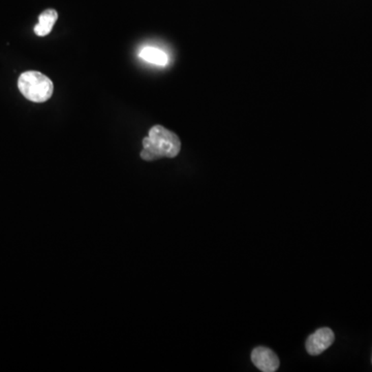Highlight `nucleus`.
<instances>
[{
    "instance_id": "nucleus-1",
    "label": "nucleus",
    "mask_w": 372,
    "mask_h": 372,
    "mask_svg": "<svg viewBox=\"0 0 372 372\" xmlns=\"http://www.w3.org/2000/svg\"><path fill=\"white\" fill-rule=\"evenodd\" d=\"M180 150L181 142L176 133L162 125H154L148 137L143 140L141 157L147 162L162 157L173 158L178 155Z\"/></svg>"
},
{
    "instance_id": "nucleus-2",
    "label": "nucleus",
    "mask_w": 372,
    "mask_h": 372,
    "mask_svg": "<svg viewBox=\"0 0 372 372\" xmlns=\"http://www.w3.org/2000/svg\"><path fill=\"white\" fill-rule=\"evenodd\" d=\"M18 87L24 98L34 102H47L54 91V85L49 77L36 71L22 74L18 80Z\"/></svg>"
},
{
    "instance_id": "nucleus-3",
    "label": "nucleus",
    "mask_w": 372,
    "mask_h": 372,
    "mask_svg": "<svg viewBox=\"0 0 372 372\" xmlns=\"http://www.w3.org/2000/svg\"><path fill=\"white\" fill-rule=\"evenodd\" d=\"M334 340V332L330 328L318 329L306 340V351L311 355H320L333 344Z\"/></svg>"
},
{
    "instance_id": "nucleus-4",
    "label": "nucleus",
    "mask_w": 372,
    "mask_h": 372,
    "mask_svg": "<svg viewBox=\"0 0 372 372\" xmlns=\"http://www.w3.org/2000/svg\"><path fill=\"white\" fill-rule=\"evenodd\" d=\"M252 361L263 372H275L279 368L278 357L268 347H256L252 353Z\"/></svg>"
},
{
    "instance_id": "nucleus-5",
    "label": "nucleus",
    "mask_w": 372,
    "mask_h": 372,
    "mask_svg": "<svg viewBox=\"0 0 372 372\" xmlns=\"http://www.w3.org/2000/svg\"><path fill=\"white\" fill-rule=\"evenodd\" d=\"M58 19V13L55 10L49 9L43 12L39 17V23L34 26V34L38 36H46L52 32Z\"/></svg>"
},
{
    "instance_id": "nucleus-6",
    "label": "nucleus",
    "mask_w": 372,
    "mask_h": 372,
    "mask_svg": "<svg viewBox=\"0 0 372 372\" xmlns=\"http://www.w3.org/2000/svg\"><path fill=\"white\" fill-rule=\"evenodd\" d=\"M140 57L146 63L160 65V67H164L168 63V55L164 51L154 48V47H146V48L142 49L141 52H140Z\"/></svg>"
}]
</instances>
